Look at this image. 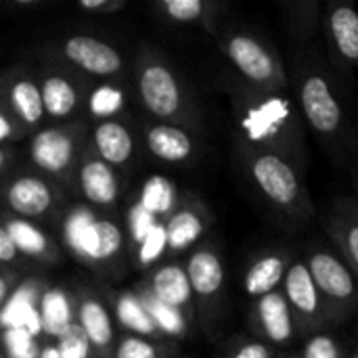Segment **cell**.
<instances>
[{"label":"cell","instance_id":"1","mask_svg":"<svg viewBox=\"0 0 358 358\" xmlns=\"http://www.w3.org/2000/svg\"><path fill=\"white\" fill-rule=\"evenodd\" d=\"M231 101L233 143L289 162L300 174L308 172L306 124L287 90H254L233 78L222 82Z\"/></svg>","mask_w":358,"mask_h":358},{"label":"cell","instance_id":"2","mask_svg":"<svg viewBox=\"0 0 358 358\" xmlns=\"http://www.w3.org/2000/svg\"><path fill=\"white\" fill-rule=\"evenodd\" d=\"M287 71L292 96L306 128L336 164H348L355 157L357 136L344 101V86L329 61L315 46H300Z\"/></svg>","mask_w":358,"mask_h":358},{"label":"cell","instance_id":"3","mask_svg":"<svg viewBox=\"0 0 358 358\" xmlns=\"http://www.w3.org/2000/svg\"><path fill=\"white\" fill-rule=\"evenodd\" d=\"M235 162L256 195L283 220L289 224H306L315 218L317 210L304 180L306 176L289 162L237 145Z\"/></svg>","mask_w":358,"mask_h":358},{"label":"cell","instance_id":"4","mask_svg":"<svg viewBox=\"0 0 358 358\" xmlns=\"http://www.w3.org/2000/svg\"><path fill=\"white\" fill-rule=\"evenodd\" d=\"M136 90L143 107L157 122L180 126L199 136L206 132L201 107L193 88L159 52L145 50L138 57Z\"/></svg>","mask_w":358,"mask_h":358},{"label":"cell","instance_id":"5","mask_svg":"<svg viewBox=\"0 0 358 358\" xmlns=\"http://www.w3.org/2000/svg\"><path fill=\"white\" fill-rule=\"evenodd\" d=\"M216 46L233 80L264 92L289 90V71L277 46L260 31L231 23L218 29Z\"/></svg>","mask_w":358,"mask_h":358},{"label":"cell","instance_id":"6","mask_svg":"<svg viewBox=\"0 0 358 358\" xmlns=\"http://www.w3.org/2000/svg\"><path fill=\"white\" fill-rule=\"evenodd\" d=\"M185 268L191 281L199 325L206 336L216 338L227 313V262L220 243L203 239L195 250H191Z\"/></svg>","mask_w":358,"mask_h":358},{"label":"cell","instance_id":"7","mask_svg":"<svg viewBox=\"0 0 358 358\" xmlns=\"http://www.w3.org/2000/svg\"><path fill=\"white\" fill-rule=\"evenodd\" d=\"M304 264L323 296L331 327L344 323L358 308V279L344 258L321 243L306 248Z\"/></svg>","mask_w":358,"mask_h":358},{"label":"cell","instance_id":"8","mask_svg":"<svg viewBox=\"0 0 358 358\" xmlns=\"http://www.w3.org/2000/svg\"><path fill=\"white\" fill-rule=\"evenodd\" d=\"M325 59L344 86L358 73V8L348 2H329L323 15Z\"/></svg>","mask_w":358,"mask_h":358},{"label":"cell","instance_id":"9","mask_svg":"<svg viewBox=\"0 0 358 358\" xmlns=\"http://www.w3.org/2000/svg\"><path fill=\"white\" fill-rule=\"evenodd\" d=\"M281 292L292 308L296 327L300 336H315L323 334L331 327L327 306L323 302V296L319 294L306 264L302 258H296L292 268L287 271Z\"/></svg>","mask_w":358,"mask_h":358},{"label":"cell","instance_id":"10","mask_svg":"<svg viewBox=\"0 0 358 358\" xmlns=\"http://www.w3.org/2000/svg\"><path fill=\"white\" fill-rule=\"evenodd\" d=\"M248 327L256 340L266 342L273 348H283L300 336L292 308L281 289L252 300L248 310Z\"/></svg>","mask_w":358,"mask_h":358},{"label":"cell","instance_id":"11","mask_svg":"<svg viewBox=\"0 0 358 358\" xmlns=\"http://www.w3.org/2000/svg\"><path fill=\"white\" fill-rule=\"evenodd\" d=\"M214 224V214L210 206L195 193L185 195L176 210L164 220L168 252L182 254L195 250Z\"/></svg>","mask_w":358,"mask_h":358},{"label":"cell","instance_id":"12","mask_svg":"<svg viewBox=\"0 0 358 358\" xmlns=\"http://www.w3.org/2000/svg\"><path fill=\"white\" fill-rule=\"evenodd\" d=\"M294 254L285 248H271L258 252L245 266L241 277V287L248 298L256 300L266 294L281 289L287 271L294 264Z\"/></svg>","mask_w":358,"mask_h":358},{"label":"cell","instance_id":"13","mask_svg":"<svg viewBox=\"0 0 358 358\" xmlns=\"http://www.w3.org/2000/svg\"><path fill=\"white\" fill-rule=\"evenodd\" d=\"M63 55L82 71L96 76V78H109L115 73H122L124 59L120 50L105 40L92 38V36H71L63 44Z\"/></svg>","mask_w":358,"mask_h":358},{"label":"cell","instance_id":"14","mask_svg":"<svg viewBox=\"0 0 358 358\" xmlns=\"http://www.w3.org/2000/svg\"><path fill=\"white\" fill-rule=\"evenodd\" d=\"M147 151L164 164H189L199 155V134L174 124L155 122L145 130Z\"/></svg>","mask_w":358,"mask_h":358},{"label":"cell","instance_id":"15","mask_svg":"<svg viewBox=\"0 0 358 358\" xmlns=\"http://www.w3.org/2000/svg\"><path fill=\"white\" fill-rule=\"evenodd\" d=\"M145 289L153 298H157L159 302H164V304L180 310L182 315H187L191 321L197 319L195 298H193V289H191V281H189L185 264L168 262V264L157 266L149 275Z\"/></svg>","mask_w":358,"mask_h":358},{"label":"cell","instance_id":"16","mask_svg":"<svg viewBox=\"0 0 358 358\" xmlns=\"http://www.w3.org/2000/svg\"><path fill=\"white\" fill-rule=\"evenodd\" d=\"M327 237L358 279V201L338 197L327 216Z\"/></svg>","mask_w":358,"mask_h":358},{"label":"cell","instance_id":"17","mask_svg":"<svg viewBox=\"0 0 358 358\" xmlns=\"http://www.w3.org/2000/svg\"><path fill=\"white\" fill-rule=\"evenodd\" d=\"M157 13L170 23L197 25L216 36L229 13V4L222 0H162Z\"/></svg>","mask_w":358,"mask_h":358},{"label":"cell","instance_id":"18","mask_svg":"<svg viewBox=\"0 0 358 358\" xmlns=\"http://www.w3.org/2000/svg\"><path fill=\"white\" fill-rule=\"evenodd\" d=\"M279 8L283 27L296 42V48L313 46L315 38L323 31L325 4L321 0H287Z\"/></svg>","mask_w":358,"mask_h":358},{"label":"cell","instance_id":"19","mask_svg":"<svg viewBox=\"0 0 358 358\" xmlns=\"http://www.w3.org/2000/svg\"><path fill=\"white\" fill-rule=\"evenodd\" d=\"M78 325L88 338L92 350L103 358H113L115 350V331H113V319L107 306L94 298L88 296L80 300L78 304Z\"/></svg>","mask_w":358,"mask_h":358},{"label":"cell","instance_id":"20","mask_svg":"<svg viewBox=\"0 0 358 358\" xmlns=\"http://www.w3.org/2000/svg\"><path fill=\"white\" fill-rule=\"evenodd\" d=\"M73 138L63 128L40 130L31 141V159L38 168L48 174H61L71 166L73 159Z\"/></svg>","mask_w":358,"mask_h":358},{"label":"cell","instance_id":"21","mask_svg":"<svg viewBox=\"0 0 358 358\" xmlns=\"http://www.w3.org/2000/svg\"><path fill=\"white\" fill-rule=\"evenodd\" d=\"M55 197L50 187L36 176L15 178L6 189L8 208L23 218H38L46 214L52 206Z\"/></svg>","mask_w":358,"mask_h":358},{"label":"cell","instance_id":"22","mask_svg":"<svg viewBox=\"0 0 358 358\" xmlns=\"http://www.w3.org/2000/svg\"><path fill=\"white\" fill-rule=\"evenodd\" d=\"M80 187L92 206L111 208L120 197V180L109 164L103 159H88L80 170Z\"/></svg>","mask_w":358,"mask_h":358},{"label":"cell","instance_id":"23","mask_svg":"<svg viewBox=\"0 0 358 358\" xmlns=\"http://www.w3.org/2000/svg\"><path fill=\"white\" fill-rule=\"evenodd\" d=\"M92 138H94L99 157L109 166H126L134 155L132 132L117 120L101 122L94 128Z\"/></svg>","mask_w":358,"mask_h":358},{"label":"cell","instance_id":"24","mask_svg":"<svg viewBox=\"0 0 358 358\" xmlns=\"http://www.w3.org/2000/svg\"><path fill=\"white\" fill-rule=\"evenodd\" d=\"M115 319L132 336L168 342V340H164L157 325L153 323V319H151V315H149L138 292H122L115 298Z\"/></svg>","mask_w":358,"mask_h":358},{"label":"cell","instance_id":"25","mask_svg":"<svg viewBox=\"0 0 358 358\" xmlns=\"http://www.w3.org/2000/svg\"><path fill=\"white\" fill-rule=\"evenodd\" d=\"M38 313H40L42 329L57 340L63 334H67V329L73 325L71 302L63 289L44 292V296L40 298V304H38Z\"/></svg>","mask_w":358,"mask_h":358},{"label":"cell","instance_id":"26","mask_svg":"<svg viewBox=\"0 0 358 358\" xmlns=\"http://www.w3.org/2000/svg\"><path fill=\"white\" fill-rule=\"evenodd\" d=\"M138 294H141V298H143V302H145L153 323L157 325L159 334L164 336V340H180V338H187L191 334V323L193 321L187 315H182L180 310H176V308L159 302L157 298H153L145 289V285L138 289Z\"/></svg>","mask_w":358,"mask_h":358},{"label":"cell","instance_id":"27","mask_svg":"<svg viewBox=\"0 0 358 358\" xmlns=\"http://www.w3.org/2000/svg\"><path fill=\"white\" fill-rule=\"evenodd\" d=\"M40 92L44 111L55 120L71 115L73 109L78 107V90L63 76H46L40 84Z\"/></svg>","mask_w":358,"mask_h":358},{"label":"cell","instance_id":"28","mask_svg":"<svg viewBox=\"0 0 358 358\" xmlns=\"http://www.w3.org/2000/svg\"><path fill=\"white\" fill-rule=\"evenodd\" d=\"M10 107L15 115L25 124V126H36L44 117V103H42V92L40 86L34 80H17L10 84L8 90Z\"/></svg>","mask_w":358,"mask_h":358},{"label":"cell","instance_id":"29","mask_svg":"<svg viewBox=\"0 0 358 358\" xmlns=\"http://www.w3.org/2000/svg\"><path fill=\"white\" fill-rule=\"evenodd\" d=\"M178 201L180 199L176 197V189L172 180H168L166 176H151L143 185L141 199H138V203L162 222L176 210Z\"/></svg>","mask_w":358,"mask_h":358},{"label":"cell","instance_id":"30","mask_svg":"<svg viewBox=\"0 0 358 358\" xmlns=\"http://www.w3.org/2000/svg\"><path fill=\"white\" fill-rule=\"evenodd\" d=\"M4 227H6L8 235L13 237L19 254H27V256H36V258H48L52 254L50 241L31 222H27L23 218H10L4 222Z\"/></svg>","mask_w":358,"mask_h":358},{"label":"cell","instance_id":"31","mask_svg":"<svg viewBox=\"0 0 358 358\" xmlns=\"http://www.w3.org/2000/svg\"><path fill=\"white\" fill-rule=\"evenodd\" d=\"M176 348L170 342L149 340L126 334L115 342L113 358H174Z\"/></svg>","mask_w":358,"mask_h":358},{"label":"cell","instance_id":"32","mask_svg":"<svg viewBox=\"0 0 358 358\" xmlns=\"http://www.w3.org/2000/svg\"><path fill=\"white\" fill-rule=\"evenodd\" d=\"M96 235H99L96 262H109L115 256H120L124 248V233L115 222L107 218H96Z\"/></svg>","mask_w":358,"mask_h":358},{"label":"cell","instance_id":"33","mask_svg":"<svg viewBox=\"0 0 358 358\" xmlns=\"http://www.w3.org/2000/svg\"><path fill=\"white\" fill-rule=\"evenodd\" d=\"M2 342H4L6 358H40V350L36 346L34 336L21 327L4 329Z\"/></svg>","mask_w":358,"mask_h":358},{"label":"cell","instance_id":"34","mask_svg":"<svg viewBox=\"0 0 358 358\" xmlns=\"http://www.w3.org/2000/svg\"><path fill=\"white\" fill-rule=\"evenodd\" d=\"M57 350L61 358H92V346L78 323H73L67 334L57 340Z\"/></svg>","mask_w":358,"mask_h":358},{"label":"cell","instance_id":"35","mask_svg":"<svg viewBox=\"0 0 358 358\" xmlns=\"http://www.w3.org/2000/svg\"><path fill=\"white\" fill-rule=\"evenodd\" d=\"M164 252H168V241H166V227L164 222H157L155 229L138 243V264L141 266H151L157 262Z\"/></svg>","mask_w":358,"mask_h":358},{"label":"cell","instance_id":"36","mask_svg":"<svg viewBox=\"0 0 358 358\" xmlns=\"http://www.w3.org/2000/svg\"><path fill=\"white\" fill-rule=\"evenodd\" d=\"M300 358H346L344 357V348L340 346V342L329 336L327 331L323 334H315L306 340Z\"/></svg>","mask_w":358,"mask_h":358},{"label":"cell","instance_id":"37","mask_svg":"<svg viewBox=\"0 0 358 358\" xmlns=\"http://www.w3.org/2000/svg\"><path fill=\"white\" fill-rule=\"evenodd\" d=\"M279 355L277 348H273L266 342H260L256 338L252 340H237L233 342L222 358H275Z\"/></svg>","mask_w":358,"mask_h":358},{"label":"cell","instance_id":"38","mask_svg":"<svg viewBox=\"0 0 358 358\" xmlns=\"http://www.w3.org/2000/svg\"><path fill=\"white\" fill-rule=\"evenodd\" d=\"M157 222H162L159 218H155L151 212H147L141 203H136V206H132V210H130V218H128V224H130V235H132V241L138 245L153 229H155V224Z\"/></svg>","mask_w":358,"mask_h":358},{"label":"cell","instance_id":"39","mask_svg":"<svg viewBox=\"0 0 358 358\" xmlns=\"http://www.w3.org/2000/svg\"><path fill=\"white\" fill-rule=\"evenodd\" d=\"M122 101H124V96H122L120 90L109 88V86H103V88H99V90L92 94V99H90V109H92V113H96V115H113V113L122 107Z\"/></svg>","mask_w":358,"mask_h":358},{"label":"cell","instance_id":"40","mask_svg":"<svg viewBox=\"0 0 358 358\" xmlns=\"http://www.w3.org/2000/svg\"><path fill=\"white\" fill-rule=\"evenodd\" d=\"M17 256H19V250L15 248V241H13V237L8 235L6 227L0 222V262L8 264V262H13Z\"/></svg>","mask_w":358,"mask_h":358},{"label":"cell","instance_id":"41","mask_svg":"<svg viewBox=\"0 0 358 358\" xmlns=\"http://www.w3.org/2000/svg\"><path fill=\"white\" fill-rule=\"evenodd\" d=\"M82 10H90V13H111V10H117V8H124L126 2L124 0H82L78 4Z\"/></svg>","mask_w":358,"mask_h":358},{"label":"cell","instance_id":"42","mask_svg":"<svg viewBox=\"0 0 358 358\" xmlns=\"http://www.w3.org/2000/svg\"><path fill=\"white\" fill-rule=\"evenodd\" d=\"M8 279L6 277H2L0 275V310L4 308V304H6V298H8Z\"/></svg>","mask_w":358,"mask_h":358},{"label":"cell","instance_id":"43","mask_svg":"<svg viewBox=\"0 0 358 358\" xmlns=\"http://www.w3.org/2000/svg\"><path fill=\"white\" fill-rule=\"evenodd\" d=\"M40 358H61L59 357V350H57V344H48L40 350Z\"/></svg>","mask_w":358,"mask_h":358},{"label":"cell","instance_id":"44","mask_svg":"<svg viewBox=\"0 0 358 358\" xmlns=\"http://www.w3.org/2000/svg\"><path fill=\"white\" fill-rule=\"evenodd\" d=\"M10 134V124L0 115V138H4V136H8Z\"/></svg>","mask_w":358,"mask_h":358},{"label":"cell","instance_id":"45","mask_svg":"<svg viewBox=\"0 0 358 358\" xmlns=\"http://www.w3.org/2000/svg\"><path fill=\"white\" fill-rule=\"evenodd\" d=\"M350 176H352V187H355V191L358 193V157L355 159V164H352V172H350Z\"/></svg>","mask_w":358,"mask_h":358},{"label":"cell","instance_id":"46","mask_svg":"<svg viewBox=\"0 0 358 358\" xmlns=\"http://www.w3.org/2000/svg\"><path fill=\"white\" fill-rule=\"evenodd\" d=\"M4 164H6V151L0 147V170L4 168Z\"/></svg>","mask_w":358,"mask_h":358},{"label":"cell","instance_id":"47","mask_svg":"<svg viewBox=\"0 0 358 358\" xmlns=\"http://www.w3.org/2000/svg\"><path fill=\"white\" fill-rule=\"evenodd\" d=\"M275 358H287V357H285V355H281V352H279V355H277V357H275Z\"/></svg>","mask_w":358,"mask_h":358},{"label":"cell","instance_id":"48","mask_svg":"<svg viewBox=\"0 0 358 358\" xmlns=\"http://www.w3.org/2000/svg\"><path fill=\"white\" fill-rule=\"evenodd\" d=\"M287 358H300V355H292V357H287Z\"/></svg>","mask_w":358,"mask_h":358},{"label":"cell","instance_id":"49","mask_svg":"<svg viewBox=\"0 0 358 358\" xmlns=\"http://www.w3.org/2000/svg\"><path fill=\"white\" fill-rule=\"evenodd\" d=\"M355 358H358V350H357V352H355Z\"/></svg>","mask_w":358,"mask_h":358},{"label":"cell","instance_id":"50","mask_svg":"<svg viewBox=\"0 0 358 358\" xmlns=\"http://www.w3.org/2000/svg\"><path fill=\"white\" fill-rule=\"evenodd\" d=\"M174 358H189V357H174Z\"/></svg>","mask_w":358,"mask_h":358},{"label":"cell","instance_id":"51","mask_svg":"<svg viewBox=\"0 0 358 358\" xmlns=\"http://www.w3.org/2000/svg\"><path fill=\"white\" fill-rule=\"evenodd\" d=\"M0 358H4V357H0Z\"/></svg>","mask_w":358,"mask_h":358},{"label":"cell","instance_id":"52","mask_svg":"<svg viewBox=\"0 0 358 358\" xmlns=\"http://www.w3.org/2000/svg\"><path fill=\"white\" fill-rule=\"evenodd\" d=\"M352 358H355V357H352Z\"/></svg>","mask_w":358,"mask_h":358}]
</instances>
